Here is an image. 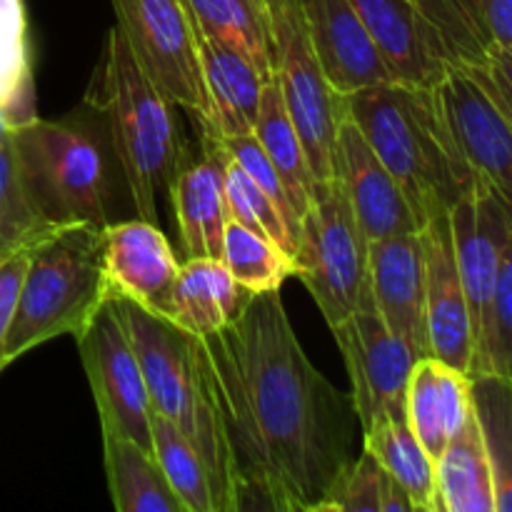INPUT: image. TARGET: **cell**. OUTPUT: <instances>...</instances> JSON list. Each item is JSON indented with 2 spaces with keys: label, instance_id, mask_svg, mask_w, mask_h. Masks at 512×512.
I'll use <instances>...</instances> for the list:
<instances>
[{
  "label": "cell",
  "instance_id": "22",
  "mask_svg": "<svg viewBox=\"0 0 512 512\" xmlns=\"http://www.w3.org/2000/svg\"><path fill=\"white\" fill-rule=\"evenodd\" d=\"M248 298L220 260L188 258L178 268L168 318L200 338L228 325Z\"/></svg>",
  "mask_w": 512,
  "mask_h": 512
},
{
  "label": "cell",
  "instance_id": "26",
  "mask_svg": "<svg viewBox=\"0 0 512 512\" xmlns=\"http://www.w3.org/2000/svg\"><path fill=\"white\" fill-rule=\"evenodd\" d=\"M195 28L243 53L260 78H273L265 0H185Z\"/></svg>",
  "mask_w": 512,
  "mask_h": 512
},
{
  "label": "cell",
  "instance_id": "37",
  "mask_svg": "<svg viewBox=\"0 0 512 512\" xmlns=\"http://www.w3.org/2000/svg\"><path fill=\"white\" fill-rule=\"evenodd\" d=\"M480 20L493 45L512 53V0H475Z\"/></svg>",
  "mask_w": 512,
  "mask_h": 512
},
{
  "label": "cell",
  "instance_id": "34",
  "mask_svg": "<svg viewBox=\"0 0 512 512\" xmlns=\"http://www.w3.org/2000/svg\"><path fill=\"white\" fill-rule=\"evenodd\" d=\"M388 473L378 463L373 453L363 450L355 455L350 468L345 470L343 478L330 490L323 510L330 512H380L383 503V485Z\"/></svg>",
  "mask_w": 512,
  "mask_h": 512
},
{
  "label": "cell",
  "instance_id": "14",
  "mask_svg": "<svg viewBox=\"0 0 512 512\" xmlns=\"http://www.w3.org/2000/svg\"><path fill=\"white\" fill-rule=\"evenodd\" d=\"M390 80L433 88L450 68L443 35L415 0H350Z\"/></svg>",
  "mask_w": 512,
  "mask_h": 512
},
{
  "label": "cell",
  "instance_id": "36",
  "mask_svg": "<svg viewBox=\"0 0 512 512\" xmlns=\"http://www.w3.org/2000/svg\"><path fill=\"white\" fill-rule=\"evenodd\" d=\"M55 228H58V225H55ZM38 240H33V243L15 245V248H10V250H0V345H3L5 333H8L10 318H13V308H15V300H18L20 280H23L25 265H28V255Z\"/></svg>",
  "mask_w": 512,
  "mask_h": 512
},
{
  "label": "cell",
  "instance_id": "3",
  "mask_svg": "<svg viewBox=\"0 0 512 512\" xmlns=\"http://www.w3.org/2000/svg\"><path fill=\"white\" fill-rule=\"evenodd\" d=\"M103 228L95 223L58 225L33 245L0 345V373L48 340L60 335L75 338L108 303Z\"/></svg>",
  "mask_w": 512,
  "mask_h": 512
},
{
  "label": "cell",
  "instance_id": "20",
  "mask_svg": "<svg viewBox=\"0 0 512 512\" xmlns=\"http://www.w3.org/2000/svg\"><path fill=\"white\" fill-rule=\"evenodd\" d=\"M170 205L180 230L185 258L220 260L228 223L223 193V158L215 135L203 130V158L185 163L170 188Z\"/></svg>",
  "mask_w": 512,
  "mask_h": 512
},
{
  "label": "cell",
  "instance_id": "18",
  "mask_svg": "<svg viewBox=\"0 0 512 512\" xmlns=\"http://www.w3.org/2000/svg\"><path fill=\"white\" fill-rule=\"evenodd\" d=\"M305 33L335 93L388 83L390 75L350 0H298Z\"/></svg>",
  "mask_w": 512,
  "mask_h": 512
},
{
  "label": "cell",
  "instance_id": "27",
  "mask_svg": "<svg viewBox=\"0 0 512 512\" xmlns=\"http://www.w3.org/2000/svg\"><path fill=\"white\" fill-rule=\"evenodd\" d=\"M363 450L373 453L385 473L398 480L415 512H440L435 460L425 453L408 420H383L363 433Z\"/></svg>",
  "mask_w": 512,
  "mask_h": 512
},
{
  "label": "cell",
  "instance_id": "39",
  "mask_svg": "<svg viewBox=\"0 0 512 512\" xmlns=\"http://www.w3.org/2000/svg\"><path fill=\"white\" fill-rule=\"evenodd\" d=\"M415 3H420V5H423V8H428V5L433 3V0H415Z\"/></svg>",
  "mask_w": 512,
  "mask_h": 512
},
{
  "label": "cell",
  "instance_id": "7",
  "mask_svg": "<svg viewBox=\"0 0 512 512\" xmlns=\"http://www.w3.org/2000/svg\"><path fill=\"white\" fill-rule=\"evenodd\" d=\"M368 245L338 180H315L308 210L300 215L293 260L295 275L330 328L358 310L373 308Z\"/></svg>",
  "mask_w": 512,
  "mask_h": 512
},
{
  "label": "cell",
  "instance_id": "35",
  "mask_svg": "<svg viewBox=\"0 0 512 512\" xmlns=\"http://www.w3.org/2000/svg\"><path fill=\"white\" fill-rule=\"evenodd\" d=\"M220 145H223L225 155L233 158L250 178L258 183V188L273 200V205L278 208V213L283 215V220L288 223V228L298 235L300 228V218L295 213L293 203H290L288 193H285V185L280 180V175L275 173L273 163L268 160V155L263 153L260 143L255 140L253 133H245V135H235V138H218Z\"/></svg>",
  "mask_w": 512,
  "mask_h": 512
},
{
  "label": "cell",
  "instance_id": "19",
  "mask_svg": "<svg viewBox=\"0 0 512 512\" xmlns=\"http://www.w3.org/2000/svg\"><path fill=\"white\" fill-rule=\"evenodd\" d=\"M195 40L205 90V113L198 118L200 128L213 133L215 138L253 133L265 80L260 78L255 65L230 45L200 33L198 28Z\"/></svg>",
  "mask_w": 512,
  "mask_h": 512
},
{
  "label": "cell",
  "instance_id": "17",
  "mask_svg": "<svg viewBox=\"0 0 512 512\" xmlns=\"http://www.w3.org/2000/svg\"><path fill=\"white\" fill-rule=\"evenodd\" d=\"M370 295L375 313L393 333L430 355L425 330V253L420 233L390 235L368 245Z\"/></svg>",
  "mask_w": 512,
  "mask_h": 512
},
{
  "label": "cell",
  "instance_id": "32",
  "mask_svg": "<svg viewBox=\"0 0 512 512\" xmlns=\"http://www.w3.org/2000/svg\"><path fill=\"white\" fill-rule=\"evenodd\" d=\"M220 150V158H223V193H225V208H228V218L235 223L245 225V228L255 230V233L265 235L273 243H278L290 258H295V248H298V235L288 228V223L283 220V215L278 213V208L273 205V200L258 188L253 178L235 163L233 158H228L220 145V140L215 138Z\"/></svg>",
  "mask_w": 512,
  "mask_h": 512
},
{
  "label": "cell",
  "instance_id": "6",
  "mask_svg": "<svg viewBox=\"0 0 512 512\" xmlns=\"http://www.w3.org/2000/svg\"><path fill=\"white\" fill-rule=\"evenodd\" d=\"M30 203L48 225H108L110 158L98 115L20 120L10 130Z\"/></svg>",
  "mask_w": 512,
  "mask_h": 512
},
{
  "label": "cell",
  "instance_id": "1",
  "mask_svg": "<svg viewBox=\"0 0 512 512\" xmlns=\"http://www.w3.org/2000/svg\"><path fill=\"white\" fill-rule=\"evenodd\" d=\"M228 450L233 512H323L355 460L353 398L308 360L280 290L195 338Z\"/></svg>",
  "mask_w": 512,
  "mask_h": 512
},
{
  "label": "cell",
  "instance_id": "16",
  "mask_svg": "<svg viewBox=\"0 0 512 512\" xmlns=\"http://www.w3.org/2000/svg\"><path fill=\"white\" fill-rule=\"evenodd\" d=\"M178 268V258L158 225L138 218L103 228V273L110 298H125L168 318Z\"/></svg>",
  "mask_w": 512,
  "mask_h": 512
},
{
  "label": "cell",
  "instance_id": "33",
  "mask_svg": "<svg viewBox=\"0 0 512 512\" xmlns=\"http://www.w3.org/2000/svg\"><path fill=\"white\" fill-rule=\"evenodd\" d=\"M50 228L30 203L20 175L18 158H15L13 140L0 145V250H10L15 245L33 243L43 238Z\"/></svg>",
  "mask_w": 512,
  "mask_h": 512
},
{
  "label": "cell",
  "instance_id": "11",
  "mask_svg": "<svg viewBox=\"0 0 512 512\" xmlns=\"http://www.w3.org/2000/svg\"><path fill=\"white\" fill-rule=\"evenodd\" d=\"M75 340L98 405L103 433L123 435L153 453V435H150L153 408H150L148 390L128 333L115 310L110 308V300L75 335Z\"/></svg>",
  "mask_w": 512,
  "mask_h": 512
},
{
  "label": "cell",
  "instance_id": "31",
  "mask_svg": "<svg viewBox=\"0 0 512 512\" xmlns=\"http://www.w3.org/2000/svg\"><path fill=\"white\" fill-rule=\"evenodd\" d=\"M0 108L15 123L33 115L28 18L23 0H0Z\"/></svg>",
  "mask_w": 512,
  "mask_h": 512
},
{
  "label": "cell",
  "instance_id": "15",
  "mask_svg": "<svg viewBox=\"0 0 512 512\" xmlns=\"http://www.w3.org/2000/svg\"><path fill=\"white\" fill-rule=\"evenodd\" d=\"M420 238L425 253V330L430 358L470 375L473 330L455 263L448 213L433 215L420 228Z\"/></svg>",
  "mask_w": 512,
  "mask_h": 512
},
{
  "label": "cell",
  "instance_id": "38",
  "mask_svg": "<svg viewBox=\"0 0 512 512\" xmlns=\"http://www.w3.org/2000/svg\"><path fill=\"white\" fill-rule=\"evenodd\" d=\"M13 125H15L13 115H10L8 110L0 108V145L10 138V130H13Z\"/></svg>",
  "mask_w": 512,
  "mask_h": 512
},
{
  "label": "cell",
  "instance_id": "4",
  "mask_svg": "<svg viewBox=\"0 0 512 512\" xmlns=\"http://www.w3.org/2000/svg\"><path fill=\"white\" fill-rule=\"evenodd\" d=\"M100 115L140 220L158 225V198L188 163L173 103L143 75L118 28H110L100 78Z\"/></svg>",
  "mask_w": 512,
  "mask_h": 512
},
{
  "label": "cell",
  "instance_id": "5",
  "mask_svg": "<svg viewBox=\"0 0 512 512\" xmlns=\"http://www.w3.org/2000/svg\"><path fill=\"white\" fill-rule=\"evenodd\" d=\"M110 308L133 345L150 408L178 425L198 450L210 480L213 512H233L228 450L195 353V335L165 315L150 313L125 298H110Z\"/></svg>",
  "mask_w": 512,
  "mask_h": 512
},
{
  "label": "cell",
  "instance_id": "2",
  "mask_svg": "<svg viewBox=\"0 0 512 512\" xmlns=\"http://www.w3.org/2000/svg\"><path fill=\"white\" fill-rule=\"evenodd\" d=\"M343 108L423 225L448 213L478 183L450 135L433 88L388 80L343 95Z\"/></svg>",
  "mask_w": 512,
  "mask_h": 512
},
{
  "label": "cell",
  "instance_id": "9",
  "mask_svg": "<svg viewBox=\"0 0 512 512\" xmlns=\"http://www.w3.org/2000/svg\"><path fill=\"white\" fill-rule=\"evenodd\" d=\"M115 28L145 78L173 105L203 118L198 40L185 0H110Z\"/></svg>",
  "mask_w": 512,
  "mask_h": 512
},
{
  "label": "cell",
  "instance_id": "13",
  "mask_svg": "<svg viewBox=\"0 0 512 512\" xmlns=\"http://www.w3.org/2000/svg\"><path fill=\"white\" fill-rule=\"evenodd\" d=\"M333 178L350 200L368 240L420 233L423 228L400 185L348 115H343L335 135Z\"/></svg>",
  "mask_w": 512,
  "mask_h": 512
},
{
  "label": "cell",
  "instance_id": "25",
  "mask_svg": "<svg viewBox=\"0 0 512 512\" xmlns=\"http://www.w3.org/2000/svg\"><path fill=\"white\" fill-rule=\"evenodd\" d=\"M253 135L260 143L263 153L273 163L275 173L280 175L288 193L290 203H293L295 213L300 215L308 210L310 195H313L315 178L310 173L308 158H305L303 143L295 130L293 120H290L288 110H285L283 95H280L278 80L270 78L263 83L260 90V105L258 118H255Z\"/></svg>",
  "mask_w": 512,
  "mask_h": 512
},
{
  "label": "cell",
  "instance_id": "8",
  "mask_svg": "<svg viewBox=\"0 0 512 512\" xmlns=\"http://www.w3.org/2000/svg\"><path fill=\"white\" fill-rule=\"evenodd\" d=\"M273 50V78L303 143L315 180L333 178V145L343 120V95L335 93L305 33L298 0H265Z\"/></svg>",
  "mask_w": 512,
  "mask_h": 512
},
{
  "label": "cell",
  "instance_id": "10",
  "mask_svg": "<svg viewBox=\"0 0 512 512\" xmlns=\"http://www.w3.org/2000/svg\"><path fill=\"white\" fill-rule=\"evenodd\" d=\"M333 335L350 375V398L360 433L383 420H408L405 393L420 355L383 323L375 308L358 310L333 325Z\"/></svg>",
  "mask_w": 512,
  "mask_h": 512
},
{
  "label": "cell",
  "instance_id": "28",
  "mask_svg": "<svg viewBox=\"0 0 512 512\" xmlns=\"http://www.w3.org/2000/svg\"><path fill=\"white\" fill-rule=\"evenodd\" d=\"M473 410L480 438L493 468L495 512L512 510V420H510V378L498 375H470Z\"/></svg>",
  "mask_w": 512,
  "mask_h": 512
},
{
  "label": "cell",
  "instance_id": "12",
  "mask_svg": "<svg viewBox=\"0 0 512 512\" xmlns=\"http://www.w3.org/2000/svg\"><path fill=\"white\" fill-rule=\"evenodd\" d=\"M455 145L478 180L512 203L510 113L468 68H448L433 85Z\"/></svg>",
  "mask_w": 512,
  "mask_h": 512
},
{
  "label": "cell",
  "instance_id": "29",
  "mask_svg": "<svg viewBox=\"0 0 512 512\" xmlns=\"http://www.w3.org/2000/svg\"><path fill=\"white\" fill-rule=\"evenodd\" d=\"M220 263L250 295L280 290V285L295 275V260L278 243L230 218L225 223Z\"/></svg>",
  "mask_w": 512,
  "mask_h": 512
},
{
  "label": "cell",
  "instance_id": "30",
  "mask_svg": "<svg viewBox=\"0 0 512 512\" xmlns=\"http://www.w3.org/2000/svg\"><path fill=\"white\" fill-rule=\"evenodd\" d=\"M153 455L165 480L183 503L185 512H213V493L198 450L178 430V425L153 410L150 415Z\"/></svg>",
  "mask_w": 512,
  "mask_h": 512
},
{
  "label": "cell",
  "instance_id": "24",
  "mask_svg": "<svg viewBox=\"0 0 512 512\" xmlns=\"http://www.w3.org/2000/svg\"><path fill=\"white\" fill-rule=\"evenodd\" d=\"M105 473L118 512H185L150 450L130 438L103 433Z\"/></svg>",
  "mask_w": 512,
  "mask_h": 512
},
{
  "label": "cell",
  "instance_id": "23",
  "mask_svg": "<svg viewBox=\"0 0 512 512\" xmlns=\"http://www.w3.org/2000/svg\"><path fill=\"white\" fill-rule=\"evenodd\" d=\"M440 512H495V483L475 410L435 458Z\"/></svg>",
  "mask_w": 512,
  "mask_h": 512
},
{
  "label": "cell",
  "instance_id": "21",
  "mask_svg": "<svg viewBox=\"0 0 512 512\" xmlns=\"http://www.w3.org/2000/svg\"><path fill=\"white\" fill-rule=\"evenodd\" d=\"M470 413L473 390L468 373L430 355L415 360L405 393V415L430 458L435 460L443 453L448 440L463 430Z\"/></svg>",
  "mask_w": 512,
  "mask_h": 512
}]
</instances>
